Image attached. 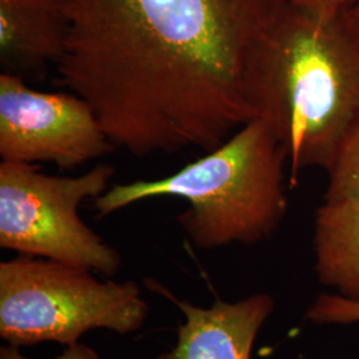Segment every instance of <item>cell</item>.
Masks as SVG:
<instances>
[{"instance_id": "obj_1", "label": "cell", "mask_w": 359, "mask_h": 359, "mask_svg": "<svg viewBox=\"0 0 359 359\" xmlns=\"http://www.w3.org/2000/svg\"><path fill=\"white\" fill-rule=\"evenodd\" d=\"M283 0H59L57 83L90 104L115 148L208 152L253 118L246 68Z\"/></svg>"}, {"instance_id": "obj_2", "label": "cell", "mask_w": 359, "mask_h": 359, "mask_svg": "<svg viewBox=\"0 0 359 359\" xmlns=\"http://www.w3.org/2000/svg\"><path fill=\"white\" fill-rule=\"evenodd\" d=\"M246 96L283 147L289 187L327 169L359 117V18L353 6L320 11L283 0L257 40Z\"/></svg>"}, {"instance_id": "obj_3", "label": "cell", "mask_w": 359, "mask_h": 359, "mask_svg": "<svg viewBox=\"0 0 359 359\" xmlns=\"http://www.w3.org/2000/svg\"><path fill=\"white\" fill-rule=\"evenodd\" d=\"M283 147L252 118L218 147L163 179L114 184L95 200L99 217L154 197H177L189 208L177 221L194 246L253 245L278 229L287 210Z\"/></svg>"}, {"instance_id": "obj_4", "label": "cell", "mask_w": 359, "mask_h": 359, "mask_svg": "<svg viewBox=\"0 0 359 359\" xmlns=\"http://www.w3.org/2000/svg\"><path fill=\"white\" fill-rule=\"evenodd\" d=\"M148 316L139 286L100 283L90 269L40 257L0 264V337L11 346L79 344L93 329L137 332Z\"/></svg>"}, {"instance_id": "obj_5", "label": "cell", "mask_w": 359, "mask_h": 359, "mask_svg": "<svg viewBox=\"0 0 359 359\" xmlns=\"http://www.w3.org/2000/svg\"><path fill=\"white\" fill-rule=\"evenodd\" d=\"M115 169L96 164L76 177L43 173L31 164L0 163V246L114 276L121 266L115 248L79 216V208L109 187Z\"/></svg>"}, {"instance_id": "obj_6", "label": "cell", "mask_w": 359, "mask_h": 359, "mask_svg": "<svg viewBox=\"0 0 359 359\" xmlns=\"http://www.w3.org/2000/svg\"><path fill=\"white\" fill-rule=\"evenodd\" d=\"M115 147L90 104L72 92H41L13 74L0 75V158L52 163L63 169L88 164Z\"/></svg>"}, {"instance_id": "obj_7", "label": "cell", "mask_w": 359, "mask_h": 359, "mask_svg": "<svg viewBox=\"0 0 359 359\" xmlns=\"http://www.w3.org/2000/svg\"><path fill=\"white\" fill-rule=\"evenodd\" d=\"M148 287L167 295L185 317L175 347L156 359H252L257 335L274 310V299L266 293L233 304L216 298L210 308H200L154 281Z\"/></svg>"}, {"instance_id": "obj_8", "label": "cell", "mask_w": 359, "mask_h": 359, "mask_svg": "<svg viewBox=\"0 0 359 359\" xmlns=\"http://www.w3.org/2000/svg\"><path fill=\"white\" fill-rule=\"evenodd\" d=\"M67 20L59 0H0L3 72L36 76L57 65L65 51Z\"/></svg>"}, {"instance_id": "obj_9", "label": "cell", "mask_w": 359, "mask_h": 359, "mask_svg": "<svg viewBox=\"0 0 359 359\" xmlns=\"http://www.w3.org/2000/svg\"><path fill=\"white\" fill-rule=\"evenodd\" d=\"M313 244L318 280L359 301V200H325L316 212Z\"/></svg>"}, {"instance_id": "obj_10", "label": "cell", "mask_w": 359, "mask_h": 359, "mask_svg": "<svg viewBox=\"0 0 359 359\" xmlns=\"http://www.w3.org/2000/svg\"><path fill=\"white\" fill-rule=\"evenodd\" d=\"M326 172V201L359 200V117L347 130Z\"/></svg>"}, {"instance_id": "obj_11", "label": "cell", "mask_w": 359, "mask_h": 359, "mask_svg": "<svg viewBox=\"0 0 359 359\" xmlns=\"http://www.w3.org/2000/svg\"><path fill=\"white\" fill-rule=\"evenodd\" d=\"M306 318L314 323H355L359 322V301L321 294L309 308Z\"/></svg>"}, {"instance_id": "obj_12", "label": "cell", "mask_w": 359, "mask_h": 359, "mask_svg": "<svg viewBox=\"0 0 359 359\" xmlns=\"http://www.w3.org/2000/svg\"><path fill=\"white\" fill-rule=\"evenodd\" d=\"M0 359H31L27 358L19 350V347L7 346L0 348ZM55 359H100L99 354L92 347L76 344L67 346L65 351Z\"/></svg>"}, {"instance_id": "obj_13", "label": "cell", "mask_w": 359, "mask_h": 359, "mask_svg": "<svg viewBox=\"0 0 359 359\" xmlns=\"http://www.w3.org/2000/svg\"><path fill=\"white\" fill-rule=\"evenodd\" d=\"M290 3H294L302 7H308L311 10H320V11H332L339 10L344 7L354 6L357 0H286Z\"/></svg>"}, {"instance_id": "obj_14", "label": "cell", "mask_w": 359, "mask_h": 359, "mask_svg": "<svg viewBox=\"0 0 359 359\" xmlns=\"http://www.w3.org/2000/svg\"><path fill=\"white\" fill-rule=\"evenodd\" d=\"M353 8H354V11H355V13H357V16H358L359 18V0H357V1L354 3Z\"/></svg>"}]
</instances>
